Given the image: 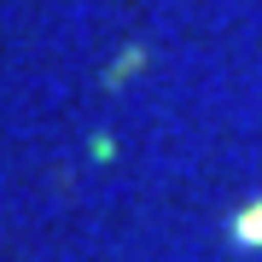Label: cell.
Listing matches in <instances>:
<instances>
[{
	"label": "cell",
	"instance_id": "2",
	"mask_svg": "<svg viewBox=\"0 0 262 262\" xmlns=\"http://www.w3.org/2000/svg\"><path fill=\"white\" fill-rule=\"evenodd\" d=\"M140 64H151V47H140V41H128V47L117 53V64L105 70V94H117V88H122V76H128V70H140Z\"/></svg>",
	"mask_w": 262,
	"mask_h": 262
},
{
	"label": "cell",
	"instance_id": "3",
	"mask_svg": "<svg viewBox=\"0 0 262 262\" xmlns=\"http://www.w3.org/2000/svg\"><path fill=\"white\" fill-rule=\"evenodd\" d=\"M88 151H94V158H99V163H111V158H117V140H111V134H105V128H99V134H94V140H88Z\"/></svg>",
	"mask_w": 262,
	"mask_h": 262
},
{
	"label": "cell",
	"instance_id": "1",
	"mask_svg": "<svg viewBox=\"0 0 262 262\" xmlns=\"http://www.w3.org/2000/svg\"><path fill=\"white\" fill-rule=\"evenodd\" d=\"M227 233H233L239 251H262V198H256L251 210H239V215H233V227H227Z\"/></svg>",
	"mask_w": 262,
	"mask_h": 262
}]
</instances>
